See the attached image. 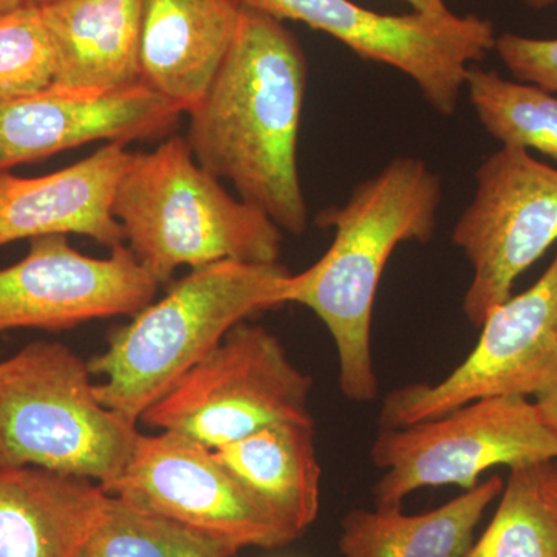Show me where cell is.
Wrapping results in <instances>:
<instances>
[{"label": "cell", "instance_id": "d6986e66", "mask_svg": "<svg viewBox=\"0 0 557 557\" xmlns=\"http://www.w3.org/2000/svg\"><path fill=\"white\" fill-rule=\"evenodd\" d=\"M500 475L479 482L448 504L405 515L401 507L351 509L341 520L343 557H463L487 507L504 491Z\"/></svg>", "mask_w": 557, "mask_h": 557}, {"label": "cell", "instance_id": "7c38bea8", "mask_svg": "<svg viewBox=\"0 0 557 557\" xmlns=\"http://www.w3.org/2000/svg\"><path fill=\"white\" fill-rule=\"evenodd\" d=\"M160 285L126 244L108 258L83 255L64 234L36 237L27 256L0 270V335L10 330L64 332L97 319L134 317Z\"/></svg>", "mask_w": 557, "mask_h": 557}, {"label": "cell", "instance_id": "5bb4252c", "mask_svg": "<svg viewBox=\"0 0 557 557\" xmlns=\"http://www.w3.org/2000/svg\"><path fill=\"white\" fill-rule=\"evenodd\" d=\"M134 153L110 143L64 170L17 177L0 172V248L22 239L78 234L112 249L124 244L112 207Z\"/></svg>", "mask_w": 557, "mask_h": 557}, {"label": "cell", "instance_id": "3957f363", "mask_svg": "<svg viewBox=\"0 0 557 557\" xmlns=\"http://www.w3.org/2000/svg\"><path fill=\"white\" fill-rule=\"evenodd\" d=\"M292 273L281 263L222 260L190 270L166 295L113 330L89 359L98 399L137 426L230 330L260 310L284 306Z\"/></svg>", "mask_w": 557, "mask_h": 557}, {"label": "cell", "instance_id": "52a82bcc", "mask_svg": "<svg viewBox=\"0 0 557 557\" xmlns=\"http://www.w3.org/2000/svg\"><path fill=\"white\" fill-rule=\"evenodd\" d=\"M313 380L276 335L240 322L141 417L214 450L282 421H313Z\"/></svg>", "mask_w": 557, "mask_h": 557}, {"label": "cell", "instance_id": "ffe728a7", "mask_svg": "<svg viewBox=\"0 0 557 557\" xmlns=\"http://www.w3.org/2000/svg\"><path fill=\"white\" fill-rule=\"evenodd\" d=\"M465 89L491 137L508 148L536 150L557 163V94L478 65L469 69Z\"/></svg>", "mask_w": 557, "mask_h": 557}, {"label": "cell", "instance_id": "ac0fdd59", "mask_svg": "<svg viewBox=\"0 0 557 557\" xmlns=\"http://www.w3.org/2000/svg\"><path fill=\"white\" fill-rule=\"evenodd\" d=\"M298 536L318 518L322 469L314 421H282L212 450Z\"/></svg>", "mask_w": 557, "mask_h": 557}, {"label": "cell", "instance_id": "30bf717a", "mask_svg": "<svg viewBox=\"0 0 557 557\" xmlns=\"http://www.w3.org/2000/svg\"><path fill=\"white\" fill-rule=\"evenodd\" d=\"M474 350L445 380L391 392L381 428H405L497 397H534L557 381V249L541 277L483 322Z\"/></svg>", "mask_w": 557, "mask_h": 557}, {"label": "cell", "instance_id": "2e32d148", "mask_svg": "<svg viewBox=\"0 0 557 557\" xmlns=\"http://www.w3.org/2000/svg\"><path fill=\"white\" fill-rule=\"evenodd\" d=\"M108 500L100 483L81 475L0 469V557H81Z\"/></svg>", "mask_w": 557, "mask_h": 557}, {"label": "cell", "instance_id": "8992f818", "mask_svg": "<svg viewBox=\"0 0 557 557\" xmlns=\"http://www.w3.org/2000/svg\"><path fill=\"white\" fill-rule=\"evenodd\" d=\"M383 469L375 507H401L423 487L471 490L496 467H537L557 460V435L525 397L478 399L405 428H381L370 449Z\"/></svg>", "mask_w": 557, "mask_h": 557}, {"label": "cell", "instance_id": "e0dca14e", "mask_svg": "<svg viewBox=\"0 0 557 557\" xmlns=\"http://www.w3.org/2000/svg\"><path fill=\"white\" fill-rule=\"evenodd\" d=\"M39 9L53 50L51 87L108 94L141 83L143 0H50Z\"/></svg>", "mask_w": 557, "mask_h": 557}, {"label": "cell", "instance_id": "7a4b0ae2", "mask_svg": "<svg viewBox=\"0 0 557 557\" xmlns=\"http://www.w3.org/2000/svg\"><path fill=\"white\" fill-rule=\"evenodd\" d=\"M442 178L423 160L397 157L359 183L346 203L322 209L317 223L335 230L325 255L288 281L285 304L313 311L339 358V386L357 403L379 397L372 355L376 292L388 259L406 242L435 236Z\"/></svg>", "mask_w": 557, "mask_h": 557}, {"label": "cell", "instance_id": "7402d4cb", "mask_svg": "<svg viewBox=\"0 0 557 557\" xmlns=\"http://www.w3.org/2000/svg\"><path fill=\"white\" fill-rule=\"evenodd\" d=\"M536 468L509 469L496 515L463 557H557V523Z\"/></svg>", "mask_w": 557, "mask_h": 557}, {"label": "cell", "instance_id": "4316f807", "mask_svg": "<svg viewBox=\"0 0 557 557\" xmlns=\"http://www.w3.org/2000/svg\"><path fill=\"white\" fill-rule=\"evenodd\" d=\"M412 7L417 13L424 14H446L449 13L445 0H401Z\"/></svg>", "mask_w": 557, "mask_h": 557}, {"label": "cell", "instance_id": "d4e9b609", "mask_svg": "<svg viewBox=\"0 0 557 557\" xmlns=\"http://www.w3.org/2000/svg\"><path fill=\"white\" fill-rule=\"evenodd\" d=\"M537 479L542 494L557 523V460L537 465Z\"/></svg>", "mask_w": 557, "mask_h": 557}, {"label": "cell", "instance_id": "f1b7e54d", "mask_svg": "<svg viewBox=\"0 0 557 557\" xmlns=\"http://www.w3.org/2000/svg\"><path fill=\"white\" fill-rule=\"evenodd\" d=\"M525 2L531 7V9L544 10L548 9V7L555 5L557 0H525Z\"/></svg>", "mask_w": 557, "mask_h": 557}, {"label": "cell", "instance_id": "277c9868", "mask_svg": "<svg viewBox=\"0 0 557 557\" xmlns=\"http://www.w3.org/2000/svg\"><path fill=\"white\" fill-rule=\"evenodd\" d=\"M124 244L157 284L182 267L222 260L276 263L282 230L260 209L231 196L194 157L188 139L171 135L134 153L112 207Z\"/></svg>", "mask_w": 557, "mask_h": 557}, {"label": "cell", "instance_id": "5b68a950", "mask_svg": "<svg viewBox=\"0 0 557 557\" xmlns=\"http://www.w3.org/2000/svg\"><path fill=\"white\" fill-rule=\"evenodd\" d=\"M139 431L95 394L89 361L35 341L0 361V469L38 467L110 485Z\"/></svg>", "mask_w": 557, "mask_h": 557}, {"label": "cell", "instance_id": "603a6c76", "mask_svg": "<svg viewBox=\"0 0 557 557\" xmlns=\"http://www.w3.org/2000/svg\"><path fill=\"white\" fill-rule=\"evenodd\" d=\"M53 50L39 7L0 14V104L53 84Z\"/></svg>", "mask_w": 557, "mask_h": 557}, {"label": "cell", "instance_id": "484cf974", "mask_svg": "<svg viewBox=\"0 0 557 557\" xmlns=\"http://www.w3.org/2000/svg\"><path fill=\"white\" fill-rule=\"evenodd\" d=\"M539 412L544 418L545 423L552 428V431L557 435V381L553 386H549L547 391L539 394L534 398Z\"/></svg>", "mask_w": 557, "mask_h": 557}, {"label": "cell", "instance_id": "8fae6325", "mask_svg": "<svg viewBox=\"0 0 557 557\" xmlns=\"http://www.w3.org/2000/svg\"><path fill=\"white\" fill-rule=\"evenodd\" d=\"M104 490L139 511L239 549H276L299 537L211 449L175 432H139L123 471Z\"/></svg>", "mask_w": 557, "mask_h": 557}, {"label": "cell", "instance_id": "4fadbf2b", "mask_svg": "<svg viewBox=\"0 0 557 557\" xmlns=\"http://www.w3.org/2000/svg\"><path fill=\"white\" fill-rule=\"evenodd\" d=\"M182 110L139 83L108 94L49 89L0 104V172L94 141L170 134Z\"/></svg>", "mask_w": 557, "mask_h": 557}, {"label": "cell", "instance_id": "9c48e42d", "mask_svg": "<svg viewBox=\"0 0 557 557\" xmlns=\"http://www.w3.org/2000/svg\"><path fill=\"white\" fill-rule=\"evenodd\" d=\"M475 183L453 242L472 267L463 313L480 329L512 296L516 281L557 244V168L502 146L480 164Z\"/></svg>", "mask_w": 557, "mask_h": 557}, {"label": "cell", "instance_id": "9a60e30c", "mask_svg": "<svg viewBox=\"0 0 557 557\" xmlns=\"http://www.w3.org/2000/svg\"><path fill=\"white\" fill-rule=\"evenodd\" d=\"M242 9L239 0H143L139 81L189 113L228 57Z\"/></svg>", "mask_w": 557, "mask_h": 557}, {"label": "cell", "instance_id": "ba28073f", "mask_svg": "<svg viewBox=\"0 0 557 557\" xmlns=\"http://www.w3.org/2000/svg\"><path fill=\"white\" fill-rule=\"evenodd\" d=\"M278 21H296L332 38L362 60L397 69L413 81L435 112L449 116L469 69L496 47L493 22L475 14H383L351 0H239Z\"/></svg>", "mask_w": 557, "mask_h": 557}, {"label": "cell", "instance_id": "f546056e", "mask_svg": "<svg viewBox=\"0 0 557 557\" xmlns=\"http://www.w3.org/2000/svg\"><path fill=\"white\" fill-rule=\"evenodd\" d=\"M50 2V0H33L32 5L40 7L44 5V3Z\"/></svg>", "mask_w": 557, "mask_h": 557}, {"label": "cell", "instance_id": "44dd1931", "mask_svg": "<svg viewBox=\"0 0 557 557\" xmlns=\"http://www.w3.org/2000/svg\"><path fill=\"white\" fill-rule=\"evenodd\" d=\"M240 549L109 496L81 557H234Z\"/></svg>", "mask_w": 557, "mask_h": 557}, {"label": "cell", "instance_id": "cb8c5ba5", "mask_svg": "<svg viewBox=\"0 0 557 557\" xmlns=\"http://www.w3.org/2000/svg\"><path fill=\"white\" fill-rule=\"evenodd\" d=\"M494 50L516 79L557 94V38L504 33L497 36Z\"/></svg>", "mask_w": 557, "mask_h": 557}, {"label": "cell", "instance_id": "6da1fadb", "mask_svg": "<svg viewBox=\"0 0 557 557\" xmlns=\"http://www.w3.org/2000/svg\"><path fill=\"white\" fill-rule=\"evenodd\" d=\"M307 60L292 32L242 9L236 38L189 115L188 139L205 170L293 236L309 225L298 145Z\"/></svg>", "mask_w": 557, "mask_h": 557}, {"label": "cell", "instance_id": "83f0119b", "mask_svg": "<svg viewBox=\"0 0 557 557\" xmlns=\"http://www.w3.org/2000/svg\"><path fill=\"white\" fill-rule=\"evenodd\" d=\"M33 0H0V14L32 5Z\"/></svg>", "mask_w": 557, "mask_h": 557}]
</instances>
